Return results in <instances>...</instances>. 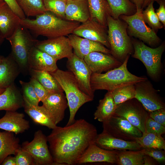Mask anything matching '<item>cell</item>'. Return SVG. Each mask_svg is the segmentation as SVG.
I'll list each match as a JSON object with an SVG mask.
<instances>
[{
  "instance_id": "cell-11",
  "label": "cell",
  "mask_w": 165,
  "mask_h": 165,
  "mask_svg": "<svg viewBox=\"0 0 165 165\" xmlns=\"http://www.w3.org/2000/svg\"><path fill=\"white\" fill-rule=\"evenodd\" d=\"M47 142V136L38 130L35 133L33 139L24 142L21 147L31 155L35 165H55Z\"/></svg>"
},
{
  "instance_id": "cell-20",
  "label": "cell",
  "mask_w": 165,
  "mask_h": 165,
  "mask_svg": "<svg viewBox=\"0 0 165 165\" xmlns=\"http://www.w3.org/2000/svg\"><path fill=\"white\" fill-rule=\"evenodd\" d=\"M99 147L108 150H138L142 148L136 141L123 140L116 138L104 131L97 134L94 141Z\"/></svg>"
},
{
  "instance_id": "cell-4",
  "label": "cell",
  "mask_w": 165,
  "mask_h": 165,
  "mask_svg": "<svg viewBox=\"0 0 165 165\" xmlns=\"http://www.w3.org/2000/svg\"><path fill=\"white\" fill-rule=\"evenodd\" d=\"M50 73L57 80L65 93L70 111L69 119L66 126L70 125L75 121V115L79 109L93 99L83 92L71 72L58 68Z\"/></svg>"
},
{
  "instance_id": "cell-36",
  "label": "cell",
  "mask_w": 165,
  "mask_h": 165,
  "mask_svg": "<svg viewBox=\"0 0 165 165\" xmlns=\"http://www.w3.org/2000/svg\"><path fill=\"white\" fill-rule=\"evenodd\" d=\"M111 92L114 102L117 106L128 100L134 98V84L119 87Z\"/></svg>"
},
{
  "instance_id": "cell-27",
  "label": "cell",
  "mask_w": 165,
  "mask_h": 165,
  "mask_svg": "<svg viewBox=\"0 0 165 165\" xmlns=\"http://www.w3.org/2000/svg\"><path fill=\"white\" fill-rule=\"evenodd\" d=\"M23 97V107L24 112L34 122L52 130L57 126L48 112L43 105L40 106L32 105Z\"/></svg>"
},
{
  "instance_id": "cell-25",
  "label": "cell",
  "mask_w": 165,
  "mask_h": 165,
  "mask_svg": "<svg viewBox=\"0 0 165 165\" xmlns=\"http://www.w3.org/2000/svg\"><path fill=\"white\" fill-rule=\"evenodd\" d=\"M23 95L14 83L0 94V111H16L23 107Z\"/></svg>"
},
{
  "instance_id": "cell-12",
  "label": "cell",
  "mask_w": 165,
  "mask_h": 165,
  "mask_svg": "<svg viewBox=\"0 0 165 165\" xmlns=\"http://www.w3.org/2000/svg\"><path fill=\"white\" fill-rule=\"evenodd\" d=\"M135 95L137 99L148 112L161 108H165V104L152 84L148 79L134 84Z\"/></svg>"
},
{
  "instance_id": "cell-3",
  "label": "cell",
  "mask_w": 165,
  "mask_h": 165,
  "mask_svg": "<svg viewBox=\"0 0 165 165\" xmlns=\"http://www.w3.org/2000/svg\"><path fill=\"white\" fill-rule=\"evenodd\" d=\"M130 56H127L119 66L105 73H92L90 81L92 90L94 91L97 90L111 91L119 87L135 84L148 79L145 77L138 76L128 71L127 64Z\"/></svg>"
},
{
  "instance_id": "cell-17",
  "label": "cell",
  "mask_w": 165,
  "mask_h": 165,
  "mask_svg": "<svg viewBox=\"0 0 165 165\" xmlns=\"http://www.w3.org/2000/svg\"><path fill=\"white\" fill-rule=\"evenodd\" d=\"M83 60L92 73H102L117 68L122 63L111 54L93 52L86 55Z\"/></svg>"
},
{
  "instance_id": "cell-43",
  "label": "cell",
  "mask_w": 165,
  "mask_h": 165,
  "mask_svg": "<svg viewBox=\"0 0 165 165\" xmlns=\"http://www.w3.org/2000/svg\"><path fill=\"white\" fill-rule=\"evenodd\" d=\"M144 149V153L145 155L151 156L158 163H162L165 162L164 150L153 148Z\"/></svg>"
},
{
  "instance_id": "cell-15",
  "label": "cell",
  "mask_w": 165,
  "mask_h": 165,
  "mask_svg": "<svg viewBox=\"0 0 165 165\" xmlns=\"http://www.w3.org/2000/svg\"><path fill=\"white\" fill-rule=\"evenodd\" d=\"M107 27L90 18L82 23L73 31V34L98 42L108 49L110 46L108 40Z\"/></svg>"
},
{
  "instance_id": "cell-47",
  "label": "cell",
  "mask_w": 165,
  "mask_h": 165,
  "mask_svg": "<svg viewBox=\"0 0 165 165\" xmlns=\"http://www.w3.org/2000/svg\"><path fill=\"white\" fill-rule=\"evenodd\" d=\"M143 165H154L157 164L158 163L151 156L146 155L143 156Z\"/></svg>"
},
{
  "instance_id": "cell-52",
  "label": "cell",
  "mask_w": 165,
  "mask_h": 165,
  "mask_svg": "<svg viewBox=\"0 0 165 165\" xmlns=\"http://www.w3.org/2000/svg\"><path fill=\"white\" fill-rule=\"evenodd\" d=\"M5 89L0 88V94L2 93L5 90Z\"/></svg>"
},
{
  "instance_id": "cell-22",
  "label": "cell",
  "mask_w": 165,
  "mask_h": 165,
  "mask_svg": "<svg viewBox=\"0 0 165 165\" xmlns=\"http://www.w3.org/2000/svg\"><path fill=\"white\" fill-rule=\"evenodd\" d=\"M21 19L3 0L0 1V32L6 39L20 24Z\"/></svg>"
},
{
  "instance_id": "cell-5",
  "label": "cell",
  "mask_w": 165,
  "mask_h": 165,
  "mask_svg": "<svg viewBox=\"0 0 165 165\" xmlns=\"http://www.w3.org/2000/svg\"><path fill=\"white\" fill-rule=\"evenodd\" d=\"M107 23L111 54L123 63L134 52L131 40L127 32V24L119 18L115 19L111 16L108 17Z\"/></svg>"
},
{
  "instance_id": "cell-50",
  "label": "cell",
  "mask_w": 165,
  "mask_h": 165,
  "mask_svg": "<svg viewBox=\"0 0 165 165\" xmlns=\"http://www.w3.org/2000/svg\"><path fill=\"white\" fill-rule=\"evenodd\" d=\"M165 1V0H144V3L142 7V9L147 6L152 2H156L159 4L162 2Z\"/></svg>"
},
{
  "instance_id": "cell-21",
  "label": "cell",
  "mask_w": 165,
  "mask_h": 165,
  "mask_svg": "<svg viewBox=\"0 0 165 165\" xmlns=\"http://www.w3.org/2000/svg\"><path fill=\"white\" fill-rule=\"evenodd\" d=\"M57 61L50 55L35 46L31 49L28 57L29 70L32 69L53 72L58 68Z\"/></svg>"
},
{
  "instance_id": "cell-14",
  "label": "cell",
  "mask_w": 165,
  "mask_h": 165,
  "mask_svg": "<svg viewBox=\"0 0 165 165\" xmlns=\"http://www.w3.org/2000/svg\"><path fill=\"white\" fill-rule=\"evenodd\" d=\"M35 46L57 61L68 59L73 55V48L68 37L61 36L38 42Z\"/></svg>"
},
{
  "instance_id": "cell-9",
  "label": "cell",
  "mask_w": 165,
  "mask_h": 165,
  "mask_svg": "<svg viewBox=\"0 0 165 165\" xmlns=\"http://www.w3.org/2000/svg\"><path fill=\"white\" fill-rule=\"evenodd\" d=\"M103 131L119 139L135 141L141 137L142 132L125 118L114 114L108 120L102 122Z\"/></svg>"
},
{
  "instance_id": "cell-39",
  "label": "cell",
  "mask_w": 165,
  "mask_h": 165,
  "mask_svg": "<svg viewBox=\"0 0 165 165\" xmlns=\"http://www.w3.org/2000/svg\"><path fill=\"white\" fill-rule=\"evenodd\" d=\"M19 83L21 86L23 97L31 105H38L40 101L29 82H27L20 80Z\"/></svg>"
},
{
  "instance_id": "cell-45",
  "label": "cell",
  "mask_w": 165,
  "mask_h": 165,
  "mask_svg": "<svg viewBox=\"0 0 165 165\" xmlns=\"http://www.w3.org/2000/svg\"><path fill=\"white\" fill-rule=\"evenodd\" d=\"M9 5L13 12L21 19L26 18L23 12L17 4L15 0H3Z\"/></svg>"
},
{
  "instance_id": "cell-29",
  "label": "cell",
  "mask_w": 165,
  "mask_h": 165,
  "mask_svg": "<svg viewBox=\"0 0 165 165\" xmlns=\"http://www.w3.org/2000/svg\"><path fill=\"white\" fill-rule=\"evenodd\" d=\"M90 13V18L107 27L108 17L112 15L110 7L107 0H87Z\"/></svg>"
},
{
  "instance_id": "cell-16",
  "label": "cell",
  "mask_w": 165,
  "mask_h": 165,
  "mask_svg": "<svg viewBox=\"0 0 165 165\" xmlns=\"http://www.w3.org/2000/svg\"><path fill=\"white\" fill-rule=\"evenodd\" d=\"M117 150L110 151L103 149L93 141L77 161L75 165L96 162L117 164Z\"/></svg>"
},
{
  "instance_id": "cell-35",
  "label": "cell",
  "mask_w": 165,
  "mask_h": 165,
  "mask_svg": "<svg viewBox=\"0 0 165 165\" xmlns=\"http://www.w3.org/2000/svg\"><path fill=\"white\" fill-rule=\"evenodd\" d=\"M17 4L27 17L36 16L46 10L43 0H15Z\"/></svg>"
},
{
  "instance_id": "cell-48",
  "label": "cell",
  "mask_w": 165,
  "mask_h": 165,
  "mask_svg": "<svg viewBox=\"0 0 165 165\" xmlns=\"http://www.w3.org/2000/svg\"><path fill=\"white\" fill-rule=\"evenodd\" d=\"M2 165H16L15 157L9 155L6 157L3 160Z\"/></svg>"
},
{
  "instance_id": "cell-26",
  "label": "cell",
  "mask_w": 165,
  "mask_h": 165,
  "mask_svg": "<svg viewBox=\"0 0 165 165\" xmlns=\"http://www.w3.org/2000/svg\"><path fill=\"white\" fill-rule=\"evenodd\" d=\"M65 19L83 23L90 18L87 0H67Z\"/></svg>"
},
{
  "instance_id": "cell-31",
  "label": "cell",
  "mask_w": 165,
  "mask_h": 165,
  "mask_svg": "<svg viewBox=\"0 0 165 165\" xmlns=\"http://www.w3.org/2000/svg\"><path fill=\"white\" fill-rule=\"evenodd\" d=\"M29 75L37 80L50 93L64 92L58 81L49 72L30 69Z\"/></svg>"
},
{
  "instance_id": "cell-49",
  "label": "cell",
  "mask_w": 165,
  "mask_h": 165,
  "mask_svg": "<svg viewBox=\"0 0 165 165\" xmlns=\"http://www.w3.org/2000/svg\"><path fill=\"white\" fill-rule=\"evenodd\" d=\"M130 0L135 5L136 10L142 9V7L144 3V0Z\"/></svg>"
},
{
  "instance_id": "cell-46",
  "label": "cell",
  "mask_w": 165,
  "mask_h": 165,
  "mask_svg": "<svg viewBox=\"0 0 165 165\" xmlns=\"http://www.w3.org/2000/svg\"><path fill=\"white\" fill-rule=\"evenodd\" d=\"M159 7L156 10V13L160 22L165 26V1L159 4Z\"/></svg>"
},
{
  "instance_id": "cell-40",
  "label": "cell",
  "mask_w": 165,
  "mask_h": 165,
  "mask_svg": "<svg viewBox=\"0 0 165 165\" xmlns=\"http://www.w3.org/2000/svg\"><path fill=\"white\" fill-rule=\"evenodd\" d=\"M145 132L156 134L162 135L165 134V126L148 116L145 124Z\"/></svg>"
},
{
  "instance_id": "cell-19",
  "label": "cell",
  "mask_w": 165,
  "mask_h": 165,
  "mask_svg": "<svg viewBox=\"0 0 165 165\" xmlns=\"http://www.w3.org/2000/svg\"><path fill=\"white\" fill-rule=\"evenodd\" d=\"M42 103L56 125L63 120L68 107L63 92L50 93Z\"/></svg>"
},
{
  "instance_id": "cell-28",
  "label": "cell",
  "mask_w": 165,
  "mask_h": 165,
  "mask_svg": "<svg viewBox=\"0 0 165 165\" xmlns=\"http://www.w3.org/2000/svg\"><path fill=\"white\" fill-rule=\"evenodd\" d=\"M13 132L0 131V165L8 156L15 155L21 148L20 141Z\"/></svg>"
},
{
  "instance_id": "cell-37",
  "label": "cell",
  "mask_w": 165,
  "mask_h": 165,
  "mask_svg": "<svg viewBox=\"0 0 165 165\" xmlns=\"http://www.w3.org/2000/svg\"><path fill=\"white\" fill-rule=\"evenodd\" d=\"M154 2H150L146 9L144 10H142V14L145 22L156 31L162 28L163 26L160 21L155 11Z\"/></svg>"
},
{
  "instance_id": "cell-34",
  "label": "cell",
  "mask_w": 165,
  "mask_h": 165,
  "mask_svg": "<svg viewBox=\"0 0 165 165\" xmlns=\"http://www.w3.org/2000/svg\"><path fill=\"white\" fill-rule=\"evenodd\" d=\"M135 141L142 148H158L165 150V140L161 135L145 132Z\"/></svg>"
},
{
  "instance_id": "cell-6",
  "label": "cell",
  "mask_w": 165,
  "mask_h": 165,
  "mask_svg": "<svg viewBox=\"0 0 165 165\" xmlns=\"http://www.w3.org/2000/svg\"><path fill=\"white\" fill-rule=\"evenodd\" d=\"M131 41L134 48L132 57L143 63L151 79L155 81L159 80L162 72L161 58L165 49V43L152 48L147 46L140 40L133 39Z\"/></svg>"
},
{
  "instance_id": "cell-38",
  "label": "cell",
  "mask_w": 165,
  "mask_h": 165,
  "mask_svg": "<svg viewBox=\"0 0 165 165\" xmlns=\"http://www.w3.org/2000/svg\"><path fill=\"white\" fill-rule=\"evenodd\" d=\"M46 11L65 19V10L67 0H43Z\"/></svg>"
},
{
  "instance_id": "cell-33",
  "label": "cell",
  "mask_w": 165,
  "mask_h": 165,
  "mask_svg": "<svg viewBox=\"0 0 165 165\" xmlns=\"http://www.w3.org/2000/svg\"><path fill=\"white\" fill-rule=\"evenodd\" d=\"M144 149L138 150H117V164L143 165Z\"/></svg>"
},
{
  "instance_id": "cell-53",
  "label": "cell",
  "mask_w": 165,
  "mask_h": 165,
  "mask_svg": "<svg viewBox=\"0 0 165 165\" xmlns=\"http://www.w3.org/2000/svg\"><path fill=\"white\" fill-rule=\"evenodd\" d=\"M4 57L3 56L0 55V63Z\"/></svg>"
},
{
  "instance_id": "cell-2",
  "label": "cell",
  "mask_w": 165,
  "mask_h": 165,
  "mask_svg": "<svg viewBox=\"0 0 165 165\" xmlns=\"http://www.w3.org/2000/svg\"><path fill=\"white\" fill-rule=\"evenodd\" d=\"M80 23L62 19L46 11L36 16L35 19L26 18L21 20L20 25L35 37L42 35L49 38L72 34Z\"/></svg>"
},
{
  "instance_id": "cell-1",
  "label": "cell",
  "mask_w": 165,
  "mask_h": 165,
  "mask_svg": "<svg viewBox=\"0 0 165 165\" xmlns=\"http://www.w3.org/2000/svg\"><path fill=\"white\" fill-rule=\"evenodd\" d=\"M97 134L95 126L84 119L64 127L57 126L47 136L55 165H75Z\"/></svg>"
},
{
  "instance_id": "cell-54",
  "label": "cell",
  "mask_w": 165,
  "mask_h": 165,
  "mask_svg": "<svg viewBox=\"0 0 165 165\" xmlns=\"http://www.w3.org/2000/svg\"><path fill=\"white\" fill-rule=\"evenodd\" d=\"M2 0H0V1H2Z\"/></svg>"
},
{
  "instance_id": "cell-13",
  "label": "cell",
  "mask_w": 165,
  "mask_h": 165,
  "mask_svg": "<svg viewBox=\"0 0 165 165\" xmlns=\"http://www.w3.org/2000/svg\"><path fill=\"white\" fill-rule=\"evenodd\" d=\"M68 59L67 68L73 74L83 92L94 99V91L91 88L90 82L92 72L83 59L74 53Z\"/></svg>"
},
{
  "instance_id": "cell-44",
  "label": "cell",
  "mask_w": 165,
  "mask_h": 165,
  "mask_svg": "<svg viewBox=\"0 0 165 165\" xmlns=\"http://www.w3.org/2000/svg\"><path fill=\"white\" fill-rule=\"evenodd\" d=\"M148 113L149 117L165 126V108L158 109Z\"/></svg>"
},
{
  "instance_id": "cell-32",
  "label": "cell",
  "mask_w": 165,
  "mask_h": 165,
  "mask_svg": "<svg viewBox=\"0 0 165 165\" xmlns=\"http://www.w3.org/2000/svg\"><path fill=\"white\" fill-rule=\"evenodd\" d=\"M111 8V16L115 19L122 15L130 16L136 11L135 5L130 0H107Z\"/></svg>"
},
{
  "instance_id": "cell-10",
  "label": "cell",
  "mask_w": 165,
  "mask_h": 165,
  "mask_svg": "<svg viewBox=\"0 0 165 165\" xmlns=\"http://www.w3.org/2000/svg\"><path fill=\"white\" fill-rule=\"evenodd\" d=\"M114 114L123 117L143 133L149 113L136 98L128 100L117 106Z\"/></svg>"
},
{
  "instance_id": "cell-7",
  "label": "cell",
  "mask_w": 165,
  "mask_h": 165,
  "mask_svg": "<svg viewBox=\"0 0 165 165\" xmlns=\"http://www.w3.org/2000/svg\"><path fill=\"white\" fill-rule=\"evenodd\" d=\"M6 39L10 44V54L18 64L21 73L25 75L29 74V53L38 40L34 38L28 29L20 24L13 34Z\"/></svg>"
},
{
  "instance_id": "cell-51",
  "label": "cell",
  "mask_w": 165,
  "mask_h": 165,
  "mask_svg": "<svg viewBox=\"0 0 165 165\" xmlns=\"http://www.w3.org/2000/svg\"><path fill=\"white\" fill-rule=\"evenodd\" d=\"M4 39L0 32V48L4 41Z\"/></svg>"
},
{
  "instance_id": "cell-42",
  "label": "cell",
  "mask_w": 165,
  "mask_h": 165,
  "mask_svg": "<svg viewBox=\"0 0 165 165\" xmlns=\"http://www.w3.org/2000/svg\"><path fill=\"white\" fill-rule=\"evenodd\" d=\"M29 82L40 101L42 102L50 93L35 78L31 77Z\"/></svg>"
},
{
  "instance_id": "cell-18",
  "label": "cell",
  "mask_w": 165,
  "mask_h": 165,
  "mask_svg": "<svg viewBox=\"0 0 165 165\" xmlns=\"http://www.w3.org/2000/svg\"><path fill=\"white\" fill-rule=\"evenodd\" d=\"M67 36L73 49V53L80 58L83 59L90 53L95 51L111 54L110 49L98 42L73 34Z\"/></svg>"
},
{
  "instance_id": "cell-41",
  "label": "cell",
  "mask_w": 165,
  "mask_h": 165,
  "mask_svg": "<svg viewBox=\"0 0 165 165\" xmlns=\"http://www.w3.org/2000/svg\"><path fill=\"white\" fill-rule=\"evenodd\" d=\"M16 165H35L31 155L21 147L15 155Z\"/></svg>"
},
{
  "instance_id": "cell-30",
  "label": "cell",
  "mask_w": 165,
  "mask_h": 165,
  "mask_svg": "<svg viewBox=\"0 0 165 165\" xmlns=\"http://www.w3.org/2000/svg\"><path fill=\"white\" fill-rule=\"evenodd\" d=\"M117 106L111 92L108 91L103 98L99 100L94 115V119L102 123L108 120L114 114Z\"/></svg>"
},
{
  "instance_id": "cell-8",
  "label": "cell",
  "mask_w": 165,
  "mask_h": 165,
  "mask_svg": "<svg viewBox=\"0 0 165 165\" xmlns=\"http://www.w3.org/2000/svg\"><path fill=\"white\" fill-rule=\"evenodd\" d=\"M142 9L136 10L130 16L122 15L119 17L127 24V31L130 36L138 38L151 47L159 45L161 40L156 31L147 26L143 19Z\"/></svg>"
},
{
  "instance_id": "cell-24",
  "label": "cell",
  "mask_w": 165,
  "mask_h": 165,
  "mask_svg": "<svg viewBox=\"0 0 165 165\" xmlns=\"http://www.w3.org/2000/svg\"><path fill=\"white\" fill-rule=\"evenodd\" d=\"M21 73L20 68L10 53L0 63V88L6 89L14 83Z\"/></svg>"
},
{
  "instance_id": "cell-23",
  "label": "cell",
  "mask_w": 165,
  "mask_h": 165,
  "mask_svg": "<svg viewBox=\"0 0 165 165\" xmlns=\"http://www.w3.org/2000/svg\"><path fill=\"white\" fill-rule=\"evenodd\" d=\"M24 115L16 111H6L0 119V129L11 132L16 134L23 133L30 128L29 122Z\"/></svg>"
}]
</instances>
